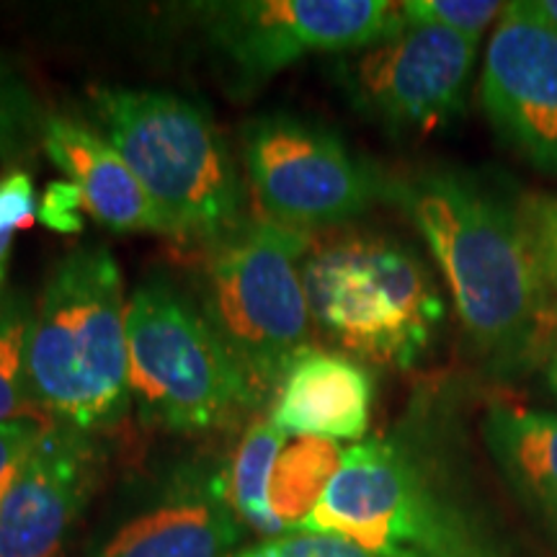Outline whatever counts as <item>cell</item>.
<instances>
[{
	"instance_id": "obj_3",
	"label": "cell",
	"mask_w": 557,
	"mask_h": 557,
	"mask_svg": "<svg viewBox=\"0 0 557 557\" xmlns=\"http://www.w3.org/2000/svg\"><path fill=\"white\" fill-rule=\"evenodd\" d=\"M295 532L333 534L374 557H508L408 436L344 449L329 491Z\"/></svg>"
},
{
	"instance_id": "obj_14",
	"label": "cell",
	"mask_w": 557,
	"mask_h": 557,
	"mask_svg": "<svg viewBox=\"0 0 557 557\" xmlns=\"http://www.w3.org/2000/svg\"><path fill=\"white\" fill-rule=\"evenodd\" d=\"M41 150L81 194L83 209L111 230H143L181 240L178 227L139 184L120 152L88 124L50 114Z\"/></svg>"
},
{
	"instance_id": "obj_13",
	"label": "cell",
	"mask_w": 557,
	"mask_h": 557,
	"mask_svg": "<svg viewBox=\"0 0 557 557\" xmlns=\"http://www.w3.org/2000/svg\"><path fill=\"white\" fill-rule=\"evenodd\" d=\"M372 406L374 380L359 361L308 346L284 369L269 418L287 436L361 442Z\"/></svg>"
},
{
	"instance_id": "obj_11",
	"label": "cell",
	"mask_w": 557,
	"mask_h": 557,
	"mask_svg": "<svg viewBox=\"0 0 557 557\" xmlns=\"http://www.w3.org/2000/svg\"><path fill=\"white\" fill-rule=\"evenodd\" d=\"M480 103L508 148L557 176V32L521 3L500 11L480 75Z\"/></svg>"
},
{
	"instance_id": "obj_24",
	"label": "cell",
	"mask_w": 557,
	"mask_h": 557,
	"mask_svg": "<svg viewBox=\"0 0 557 557\" xmlns=\"http://www.w3.org/2000/svg\"><path fill=\"white\" fill-rule=\"evenodd\" d=\"M521 214H524L542 274L557 299V194H534V197L521 199Z\"/></svg>"
},
{
	"instance_id": "obj_12",
	"label": "cell",
	"mask_w": 557,
	"mask_h": 557,
	"mask_svg": "<svg viewBox=\"0 0 557 557\" xmlns=\"http://www.w3.org/2000/svg\"><path fill=\"white\" fill-rule=\"evenodd\" d=\"M99 468L94 436L47 423L0 500V557H62Z\"/></svg>"
},
{
	"instance_id": "obj_7",
	"label": "cell",
	"mask_w": 557,
	"mask_h": 557,
	"mask_svg": "<svg viewBox=\"0 0 557 557\" xmlns=\"http://www.w3.org/2000/svg\"><path fill=\"white\" fill-rule=\"evenodd\" d=\"M127 348L129 395L148 426L220 429L263 403L199 305L165 278L127 297Z\"/></svg>"
},
{
	"instance_id": "obj_19",
	"label": "cell",
	"mask_w": 557,
	"mask_h": 557,
	"mask_svg": "<svg viewBox=\"0 0 557 557\" xmlns=\"http://www.w3.org/2000/svg\"><path fill=\"white\" fill-rule=\"evenodd\" d=\"M34 305L18 292H0V426L13 421H41L26 385V344Z\"/></svg>"
},
{
	"instance_id": "obj_18",
	"label": "cell",
	"mask_w": 557,
	"mask_h": 557,
	"mask_svg": "<svg viewBox=\"0 0 557 557\" xmlns=\"http://www.w3.org/2000/svg\"><path fill=\"white\" fill-rule=\"evenodd\" d=\"M341 457L344 449L336 442L315 436H297L282 449L271 475L269 500L287 532H295L320 504L341 468Z\"/></svg>"
},
{
	"instance_id": "obj_1",
	"label": "cell",
	"mask_w": 557,
	"mask_h": 557,
	"mask_svg": "<svg viewBox=\"0 0 557 557\" xmlns=\"http://www.w3.org/2000/svg\"><path fill=\"white\" fill-rule=\"evenodd\" d=\"M442 269L472 351L493 377H521L553 357L557 299L521 214L504 194L451 169L389 181Z\"/></svg>"
},
{
	"instance_id": "obj_10",
	"label": "cell",
	"mask_w": 557,
	"mask_h": 557,
	"mask_svg": "<svg viewBox=\"0 0 557 557\" xmlns=\"http://www.w3.org/2000/svg\"><path fill=\"white\" fill-rule=\"evenodd\" d=\"M480 39L438 26H406L333 65L341 90L389 132H434L462 114Z\"/></svg>"
},
{
	"instance_id": "obj_27",
	"label": "cell",
	"mask_w": 557,
	"mask_h": 557,
	"mask_svg": "<svg viewBox=\"0 0 557 557\" xmlns=\"http://www.w3.org/2000/svg\"><path fill=\"white\" fill-rule=\"evenodd\" d=\"M519 3L529 16L557 32V0H519Z\"/></svg>"
},
{
	"instance_id": "obj_15",
	"label": "cell",
	"mask_w": 557,
	"mask_h": 557,
	"mask_svg": "<svg viewBox=\"0 0 557 557\" xmlns=\"http://www.w3.org/2000/svg\"><path fill=\"white\" fill-rule=\"evenodd\" d=\"M480 431L513 496L557 529V413L493 403Z\"/></svg>"
},
{
	"instance_id": "obj_4",
	"label": "cell",
	"mask_w": 557,
	"mask_h": 557,
	"mask_svg": "<svg viewBox=\"0 0 557 557\" xmlns=\"http://www.w3.org/2000/svg\"><path fill=\"white\" fill-rule=\"evenodd\" d=\"M302 284L312 325L338 354L382 367L418 364L447 315L421 256L387 235L312 240Z\"/></svg>"
},
{
	"instance_id": "obj_5",
	"label": "cell",
	"mask_w": 557,
	"mask_h": 557,
	"mask_svg": "<svg viewBox=\"0 0 557 557\" xmlns=\"http://www.w3.org/2000/svg\"><path fill=\"white\" fill-rule=\"evenodd\" d=\"M88 120L127 160L181 240L209 246L240 225L238 165L218 124L197 103L165 90L94 88Z\"/></svg>"
},
{
	"instance_id": "obj_6",
	"label": "cell",
	"mask_w": 557,
	"mask_h": 557,
	"mask_svg": "<svg viewBox=\"0 0 557 557\" xmlns=\"http://www.w3.org/2000/svg\"><path fill=\"white\" fill-rule=\"evenodd\" d=\"M312 233L269 220H243L209 243L199 308L246 372L259 398H274L289 361L310 344L302 261Z\"/></svg>"
},
{
	"instance_id": "obj_2",
	"label": "cell",
	"mask_w": 557,
	"mask_h": 557,
	"mask_svg": "<svg viewBox=\"0 0 557 557\" xmlns=\"http://www.w3.org/2000/svg\"><path fill=\"white\" fill-rule=\"evenodd\" d=\"M26 385L47 423L99 434L132 406L127 297L107 246H81L54 263L34 302Z\"/></svg>"
},
{
	"instance_id": "obj_26",
	"label": "cell",
	"mask_w": 557,
	"mask_h": 557,
	"mask_svg": "<svg viewBox=\"0 0 557 557\" xmlns=\"http://www.w3.org/2000/svg\"><path fill=\"white\" fill-rule=\"evenodd\" d=\"M83 207L81 194L73 184H50L45 191V199L39 205V220L45 222L47 227L62 230V233H73V230L81 227L78 209Z\"/></svg>"
},
{
	"instance_id": "obj_21",
	"label": "cell",
	"mask_w": 557,
	"mask_h": 557,
	"mask_svg": "<svg viewBox=\"0 0 557 557\" xmlns=\"http://www.w3.org/2000/svg\"><path fill=\"white\" fill-rule=\"evenodd\" d=\"M400 5L408 26H438L472 39L483 37V32L504 11V3L493 0H406Z\"/></svg>"
},
{
	"instance_id": "obj_22",
	"label": "cell",
	"mask_w": 557,
	"mask_h": 557,
	"mask_svg": "<svg viewBox=\"0 0 557 557\" xmlns=\"http://www.w3.org/2000/svg\"><path fill=\"white\" fill-rule=\"evenodd\" d=\"M37 212L39 205L29 173L13 169L0 176V289L9 274L13 238L21 227L32 225Z\"/></svg>"
},
{
	"instance_id": "obj_23",
	"label": "cell",
	"mask_w": 557,
	"mask_h": 557,
	"mask_svg": "<svg viewBox=\"0 0 557 557\" xmlns=\"http://www.w3.org/2000/svg\"><path fill=\"white\" fill-rule=\"evenodd\" d=\"M233 557H374L367 549L333 534L287 532L282 537L263 540L261 545L243 549Z\"/></svg>"
},
{
	"instance_id": "obj_28",
	"label": "cell",
	"mask_w": 557,
	"mask_h": 557,
	"mask_svg": "<svg viewBox=\"0 0 557 557\" xmlns=\"http://www.w3.org/2000/svg\"><path fill=\"white\" fill-rule=\"evenodd\" d=\"M547 377H549V385L557 393V346H555V354L549 357V369H547Z\"/></svg>"
},
{
	"instance_id": "obj_17",
	"label": "cell",
	"mask_w": 557,
	"mask_h": 557,
	"mask_svg": "<svg viewBox=\"0 0 557 557\" xmlns=\"http://www.w3.org/2000/svg\"><path fill=\"white\" fill-rule=\"evenodd\" d=\"M289 436L271 423V418L253 421L243 434L235 449L230 468L220 480V496L230 506V511L256 532L267 534L269 540L287 534V527L278 521L271 508L269 487L274 465L282 449L287 447Z\"/></svg>"
},
{
	"instance_id": "obj_8",
	"label": "cell",
	"mask_w": 557,
	"mask_h": 557,
	"mask_svg": "<svg viewBox=\"0 0 557 557\" xmlns=\"http://www.w3.org/2000/svg\"><path fill=\"white\" fill-rule=\"evenodd\" d=\"M243 165L263 220L302 233L344 225L389 189L338 135L289 114L246 124Z\"/></svg>"
},
{
	"instance_id": "obj_25",
	"label": "cell",
	"mask_w": 557,
	"mask_h": 557,
	"mask_svg": "<svg viewBox=\"0 0 557 557\" xmlns=\"http://www.w3.org/2000/svg\"><path fill=\"white\" fill-rule=\"evenodd\" d=\"M45 426L47 423L32 421V418L29 421H13L0 426V500L9 493L21 465L26 462V457H29Z\"/></svg>"
},
{
	"instance_id": "obj_16",
	"label": "cell",
	"mask_w": 557,
	"mask_h": 557,
	"mask_svg": "<svg viewBox=\"0 0 557 557\" xmlns=\"http://www.w3.org/2000/svg\"><path fill=\"white\" fill-rule=\"evenodd\" d=\"M238 542V517L214 487L181 496L129 521L101 557H233Z\"/></svg>"
},
{
	"instance_id": "obj_20",
	"label": "cell",
	"mask_w": 557,
	"mask_h": 557,
	"mask_svg": "<svg viewBox=\"0 0 557 557\" xmlns=\"http://www.w3.org/2000/svg\"><path fill=\"white\" fill-rule=\"evenodd\" d=\"M47 114L37 96L0 58V163H21L41 148Z\"/></svg>"
},
{
	"instance_id": "obj_9",
	"label": "cell",
	"mask_w": 557,
	"mask_h": 557,
	"mask_svg": "<svg viewBox=\"0 0 557 557\" xmlns=\"http://www.w3.org/2000/svg\"><path fill=\"white\" fill-rule=\"evenodd\" d=\"M199 11L214 50L253 88L305 54L357 52L408 26L387 0H227Z\"/></svg>"
}]
</instances>
